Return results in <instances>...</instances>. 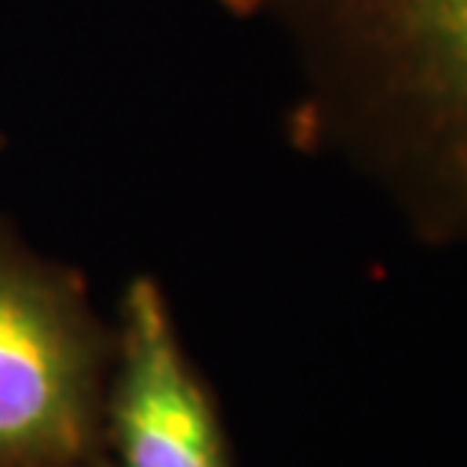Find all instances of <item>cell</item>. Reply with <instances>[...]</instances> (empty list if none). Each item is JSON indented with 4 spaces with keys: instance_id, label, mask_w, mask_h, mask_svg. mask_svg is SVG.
I'll return each instance as SVG.
<instances>
[{
    "instance_id": "1",
    "label": "cell",
    "mask_w": 467,
    "mask_h": 467,
    "mask_svg": "<svg viewBox=\"0 0 467 467\" xmlns=\"http://www.w3.org/2000/svg\"><path fill=\"white\" fill-rule=\"evenodd\" d=\"M353 145L407 212L467 242V0H277Z\"/></svg>"
},
{
    "instance_id": "2",
    "label": "cell",
    "mask_w": 467,
    "mask_h": 467,
    "mask_svg": "<svg viewBox=\"0 0 467 467\" xmlns=\"http://www.w3.org/2000/svg\"><path fill=\"white\" fill-rule=\"evenodd\" d=\"M109 344L61 268L0 233V467L88 462Z\"/></svg>"
},
{
    "instance_id": "3",
    "label": "cell",
    "mask_w": 467,
    "mask_h": 467,
    "mask_svg": "<svg viewBox=\"0 0 467 467\" xmlns=\"http://www.w3.org/2000/svg\"><path fill=\"white\" fill-rule=\"evenodd\" d=\"M103 416L118 467H230L214 404L178 344L161 290L145 277L124 296Z\"/></svg>"
}]
</instances>
